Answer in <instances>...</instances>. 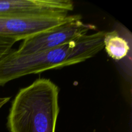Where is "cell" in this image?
<instances>
[{"instance_id": "cell-7", "label": "cell", "mask_w": 132, "mask_h": 132, "mask_svg": "<svg viewBox=\"0 0 132 132\" xmlns=\"http://www.w3.org/2000/svg\"><path fill=\"white\" fill-rule=\"evenodd\" d=\"M17 41L15 39L0 36V59L9 54Z\"/></svg>"}, {"instance_id": "cell-3", "label": "cell", "mask_w": 132, "mask_h": 132, "mask_svg": "<svg viewBox=\"0 0 132 132\" xmlns=\"http://www.w3.org/2000/svg\"><path fill=\"white\" fill-rule=\"evenodd\" d=\"M95 29L94 24L84 23L81 15H72L64 23L23 40L14 52L27 55L55 48L79 39Z\"/></svg>"}, {"instance_id": "cell-6", "label": "cell", "mask_w": 132, "mask_h": 132, "mask_svg": "<svg viewBox=\"0 0 132 132\" xmlns=\"http://www.w3.org/2000/svg\"><path fill=\"white\" fill-rule=\"evenodd\" d=\"M104 48L110 57L119 61L127 56L130 50V43L117 30L105 32Z\"/></svg>"}, {"instance_id": "cell-2", "label": "cell", "mask_w": 132, "mask_h": 132, "mask_svg": "<svg viewBox=\"0 0 132 132\" xmlns=\"http://www.w3.org/2000/svg\"><path fill=\"white\" fill-rule=\"evenodd\" d=\"M59 88L38 79L15 95L7 117L10 132H55L59 113Z\"/></svg>"}, {"instance_id": "cell-4", "label": "cell", "mask_w": 132, "mask_h": 132, "mask_svg": "<svg viewBox=\"0 0 132 132\" xmlns=\"http://www.w3.org/2000/svg\"><path fill=\"white\" fill-rule=\"evenodd\" d=\"M73 9L70 0H0V18L66 17Z\"/></svg>"}, {"instance_id": "cell-5", "label": "cell", "mask_w": 132, "mask_h": 132, "mask_svg": "<svg viewBox=\"0 0 132 132\" xmlns=\"http://www.w3.org/2000/svg\"><path fill=\"white\" fill-rule=\"evenodd\" d=\"M70 17L0 18V36L23 41L64 23Z\"/></svg>"}, {"instance_id": "cell-1", "label": "cell", "mask_w": 132, "mask_h": 132, "mask_svg": "<svg viewBox=\"0 0 132 132\" xmlns=\"http://www.w3.org/2000/svg\"><path fill=\"white\" fill-rule=\"evenodd\" d=\"M105 32L87 34L63 46L27 55L11 50L0 59V86L23 76L85 61L104 48Z\"/></svg>"}]
</instances>
